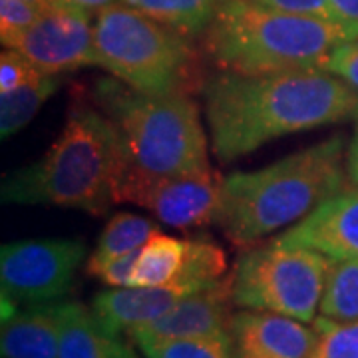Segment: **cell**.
<instances>
[{"label":"cell","instance_id":"obj_1","mask_svg":"<svg viewBox=\"0 0 358 358\" xmlns=\"http://www.w3.org/2000/svg\"><path fill=\"white\" fill-rule=\"evenodd\" d=\"M211 145L235 162L268 141L358 117V90L327 70L221 72L201 86Z\"/></svg>","mask_w":358,"mask_h":358},{"label":"cell","instance_id":"obj_2","mask_svg":"<svg viewBox=\"0 0 358 358\" xmlns=\"http://www.w3.org/2000/svg\"><path fill=\"white\" fill-rule=\"evenodd\" d=\"M345 140L334 136L279 162L223 179L215 223L237 245L294 225L343 189Z\"/></svg>","mask_w":358,"mask_h":358},{"label":"cell","instance_id":"obj_3","mask_svg":"<svg viewBox=\"0 0 358 358\" xmlns=\"http://www.w3.org/2000/svg\"><path fill=\"white\" fill-rule=\"evenodd\" d=\"M120 166L122 145L112 120L92 108H76L36 164L4 178L2 201L58 205L102 215L115 203Z\"/></svg>","mask_w":358,"mask_h":358},{"label":"cell","instance_id":"obj_4","mask_svg":"<svg viewBox=\"0 0 358 358\" xmlns=\"http://www.w3.org/2000/svg\"><path fill=\"white\" fill-rule=\"evenodd\" d=\"M203 36L209 56L237 74L324 70L331 52L352 40L336 22L273 10L253 0H219Z\"/></svg>","mask_w":358,"mask_h":358},{"label":"cell","instance_id":"obj_5","mask_svg":"<svg viewBox=\"0 0 358 358\" xmlns=\"http://www.w3.org/2000/svg\"><path fill=\"white\" fill-rule=\"evenodd\" d=\"M98 100L120 136L124 164L145 176L211 169L199 108L187 94L152 96L126 84L98 82Z\"/></svg>","mask_w":358,"mask_h":358},{"label":"cell","instance_id":"obj_6","mask_svg":"<svg viewBox=\"0 0 358 358\" xmlns=\"http://www.w3.org/2000/svg\"><path fill=\"white\" fill-rule=\"evenodd\" d=\"M98 66L129 88L171 96L199 84V58L187 36L124 2L96 14Z\"/></svg>","mask_w":358,"mask_h":358},{"label":"cell","instance_id":"obj_7","mask_svg":"<svg viewBox=\"0 0 358 358\" xmlns=\"http://www.w3.org/2000/svg\"><path fill=\"white\" fill-rule=\"evenodd\" d=\"M331 267L333 259L320 251L273 239L239 257L231 273L233 303L239 308L315 322Z\"/></svg>","mask_w":358,"mask_h":358},{"label":"cell","instance_id":"obj_8","mask_svg":"<svg viewBox=\"0 0 358 358\" xmlns=\"http://www.w3.org/2000/svg\"><path fill=\"white\" fill-rule=\"evenodd\" d=\"M84 259L86 245L80 239H30L2 245V319L18 310V305L58 303L70 293Z\"/></svg>","mask_w":358,"mask_h":358},{"label":"cell","instance_id":"obj_9","mask_svg":"<svg viewBox=\"0 0 358 358\" xmlns=\"http://www.w3.org/2000/svg\"><path fill=\"white\" fill-rule=\"evenodd\" d=\"M223 179L205 169L185 176H145L124 164L115 179V203L152 211L164 225L193 229L215 223Z\"/></svg>","mask_w":358,"mask_h":358},{"label":"cell","instance_id":"obj_10","mask_svg":"<svg viewBox=\"0 0 358 358\" xmlns=\"http://www.w3.org/2000/svg\"><path fill=\"white\" fill-rule=\"evenodd\" d=\"M92 14L56 2L24 32L4 46L22 52L46 74H62L84 66H98Z\"/></svg>","mask_w":358,"mask_h":358},{"label":"cell","instance_id":"obj_11","mask_svg":"<svg viewBox=\"0 0 358 358\" xmlns=\"http://www.w3.org/2000/svg\"><path fill=\"white\" fill-rule=\"evenodd\" d=\"M233 305V281L229 275L207 289L187 294L166 315L143 327L131 329L126 336L129 343L141 346L173 338L229 333Z\"/></svg>","mask_w":358,"mask_h":358},{"label":"cell","instance_id":"obj_12","mask_svg":"<svg viewBox=\"0 0 358 358\" xmlns=\"http://www.w3.org/2000/svg\"><path fill=\"white\" fill-rule=\"evenodd\" d=\"M229 336L233 358H308L319 334L303 320L243 308L233 313Z\"/></svg>","mask_w":358,"mask_h":358},{"label":"cell","instance_id":"obj_13","mask_svg":"<svg viewBox=\"0 0 358 358\" xmlns=\"http://www.w3.org/2000/svg\"><path fill=\"white\" fill-rule=\"evenodd\" d=\"M289 247H308L333 261L358 257V185L341 189L275 239Z\"/></svg>","mask_w":358,"mask_h":358},{"label":"cell","instance_id":"obj_14","mask_svg":"<svg viewBox=\"0 0 358 358\" xmlns=\"http://www.w3.org/2000/svg\"><path fill=\"white\" fill-rule=\"evenodd\" d=\"M192 293L197 291L183 285L112 287L96 294L90 308L108 333L120 336L136 327L159 319Z\"/></svg>","mask_w":358,"mask_h":358},{"label":"cell","instance_id":"obj_15","mask_svg":"<svg viewBox=\"0 0 358 358\" xmlns=\"http://www.w3.org/2000/svg\"><path fill=\"white\" fill-rule=\"evenodd\" d=\"M60 303L32 305L2 319V358H58Z\"/></svg>","mask_w":358,"mask_h":358},{"label":"cell","instance_id":"obj_16","mask_svg":"<svg viewBox=\"0 0 358 358\" xmlns=\"http://www.w3.org/2000/svg\"><path fill=\"white\" fill-rule=\"evenodd\" d=\"M124 341L98 322L92 308L76 301L60 303L58 358H120Z\"/></svg>","mask_w":358,"mask_h":358},{"label":"cell","instance_id":"obj_17","mask_svg":"<svg viewBox=\"0 0 358 358\" xmlns=\"http://www.w3.org/2000/svg\"><path fill=\"white\" fill-rule=\"evenodd\" d=\"M155 233H159V227L152 219L141 217L136 213H117L110 219V223L106 225L98 239L96 249L88 257L86 273L96 277L106 263H110L115 257L141 249Z\"/></svg>","mask_w":358,"mask_h":358},{"label":"cell","instance_id":"obj_18","mask_svg":"<svg viewBox=\"0 0 358 358\" xmlns=\"http://www.w3.org/2000/svg\"><path fill=\"white\" fill-rule=\"evenodd\" d=\"M187 241L164 235L162 231L140 249L134 268L131 287H164L171 285L183 267Z\"/></svg>","mask_w":358,"mask_h":358},{"label":"cell","instance_id":"obj_19","mask_svg":"<svg viewBox=\"0 0 358 358\" xmlns=\"http://www.w3.org/2000/svg\"><path fill=\"white\" fill-rule=\"evenodd\" d=\"M162 24L193 38L205 34L217 13L219 0H122Z\"/></svg>","mask_w":358,"mask_h":358},{"label":"cell","instance_id":"obj_20","mask_svg":"<svg viewBox=\"0 0 358 358\" xmlns=\"http://www.w3.org/2000/svg\"><path fill=\"white\" fill-rule=\"evenodd\" d=\"M58 88L60 74L42 72L18 88L0 92V136L10 138L20 131Z\"/></svg>","mask_w":358,"mask_h":358},{"label":"cell","instance_id":"obj_21","mask_svg":"<svg viewBox=\"0 0 358 358\" xmlns=\"http://www.w3.org/2000/svg\"><path fill=\"white\" fill-rule=\"evenodd\" d=\"M319 313L333 320L358 319V257L333 261Z\"/></svg>","mask_w":358,"mask_h":358},{"label":"cell","instance_id":"obj_22","mask_svg":"<svg viewBox=\"0 0 358 358\" xmlns=\"http://www.w3.org/2000/svg\"><path fill=\"white\" fill-rule=\"evenodd\" d=\"M138 348L145 358H233L229 333L173 338Z\"/></svg>","mask_w":358,"mask_h":358},{"label":"cell","instance_id":"obj_23","mask_svg":"<svg viewBox=\"0 0 358 358\" xmlns=\"http://www.w3.org/2000/svg\"><path fill=\"white\" fill-rule=\"evenodd\" d=\"M317 343L308 358H358V319L333 320L317 317Z\"/></svg>","mask_w":358,"mask_h":358},{"label":"cell","instance_id":"obj_24","mask_svg":"<svg viewBox=\"0 0 358 358\" xmlns=\"http://www.w3.org/2000/svg\"><path fill=\"white\" fill-rule=\"evenodd\" d=\"M48 8L28 0H0V38L2 44L24 32Z\"/></svg>","mask_w":358,"mask_h":358},{"label":"cell","instance_id":"obj_25","mask_svg":"<svg viewBox=\"0 0 358 358\" xmlns=\"http://www.w3.org/2000/svg\"><path fill=\"white\" fill-rule=\"evenodd\" d=\"M42 74L36 66L26 58L22 52L6 48L0 56V92H10V90L22 86L26 82L34 80Z\"/></svg>","mask_w":358,"mask_h":358},{"label":"cell","instance_id":"obj_26","mask_svg":"<svg viewBox=\"0 0 358 358\" xmlns=\"http://www.w3.org/2000/svg\"><path fill=\"white\" fill-rule=\"evenodd\" d=\"M324 70L358 90V38L341 42L331 52Z\"/></svg>","mask_w":358,"mask_h":358},{"label":"cell","instance_id":"obj_27","mask_svg":"<svg viewBox=\"0 0 358 358\" xmlns=\"http://www.w3.org/2000/svg\"><path fill=\"white\" fill-rule=\"evenodd\" d=\"M253 2L261 4V6H267V8H273V10H281V13L310 16V18L336 22L331 0H253Z\"/></svg>","mask_w":358,"mask_h":358},{"label":"cell","instance_id":"obj_28","mask_svg":"<svg viewBox=\"0 0 358 358\" xmlns=\"http://www.w3.org/2000/svg\"><path fill=\"white\" fill-rule=\"evenodd\" d=\"M138 257H140V249L122 257H115L100 268V273L96 277L106 285H110V287H131L134 268H136V263H138Z\"/></svg>","mask_w":358,"mask_h":358},{"label":"cell","instance_id":"obj_29","mask_svg":"<svg viewBox=\"0 0 358 358\" xmlns=\"http://www.w3.org/2000/svg\"><path fill=\"white\" fill-rule=\"evenodd\" d=\"M336 22L350 34L358 38V0H331Z\"/></svg>","mask_w":358,"mask_h":358},{"label":"cell","instance_id":"obj_30","mask_svg":"<svg viewBox=\"0 0 358 358\" xmlns=\"http://www.w3.org/2000/svg\"><path fill=\"white\" fill-rule=\"evenodd\" d=\"M60 4H66V6H72V8H80L84 13L88 14H98L103 8L108 6H114L122 0H58Z\"/></svg>","mask_w":358,"mask_h":358},{"label":"cell","instance_id":"obj_31","mask_svg":"<svg viewBox=\"0 0 358 358\" xmlns=\"http://www.w3.org/2000/svg\"><path fill=\"white\" fill-rule=\"evenodd\" d=\"M346 173H348L350 181L358 185V124L352 141L348 145V152H346Z\"/></svg>","mask_w":358,"mask_h":358},{"label":"cell","instance_id":"obj_32","mask_svg":"<svg viewBox=\"0 0 358 358\" xmlns=\"http://www.w3.org/2000/svg\"><path fill=\"white\" fill-rule=\"evenodd\" d=\"M120 358H140V357L136 355V350L131 348V345H128V343H124V346H122V355H120Z\"/></svg>","mask_w":358,"mask_h":358},{"label":"cell","instance_id":"obj_33","mask_svg":"<svg viewBox=\"0 0 358 358\" xmlns=\"http://www.w3.org/2000/svg\"><path fill=\"white\" fill-rule=\"evenodd\" d=\"M28 2H34V4H40V6H44V8H50L54 6L58 0H28Z\"/></svg>","mask_w":358,"mask_h":358}]
</instances>
